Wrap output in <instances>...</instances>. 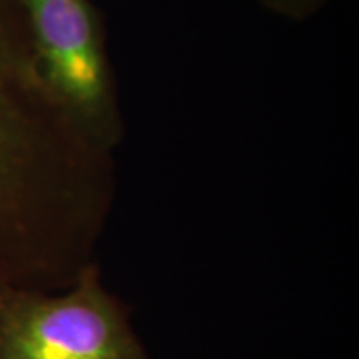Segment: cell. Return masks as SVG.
Here are the masks:
<instances>
[{
	"label": "cell",
	"instance_id": "cell-2",
	"mask_svg": "<svg viewBox=\"0 0 359 359\" xmlns=\"http://www.w3.org/2000/svg\"><path fill=\"white\" fill-rule=\"evenodd\" d=\"M0 359H140L122 318L93 281L58 299L27 302L0 327Z\"/></svg>",
	"mask_w": 359,
	"mask_h": 359
},
{
	"label": "cell",
	"instance_id": "cell-3",
	"mask_svg": "<svg viewBox=\"0 0 359 359\" xmlns=\"http://www.w3.org/2000/svg\"><path fill=\"white\" fill-rule=\"evenodd\" d=\"M268 12L283 19L303 22L316 15L330 0H257Z\"/></svg>",
	"mask_w": 359,
	"mask_h": 359
},
{
	"label": "cell",
	"instance_id": "cell-1",
	"mask_svg": "<svg viewBox=\"0 0 359 359\" xmlns=\"http://www.w3.org/2000/svg\"><path fill=\"white\" fill-rule=\"evenodd\" d=\"M39 74L79 132L103 151L123 111L102 12L93 0H15Z\"/></svg>",
	"mask_w": 359,
	"mask_h": 359
}]
</instances>
